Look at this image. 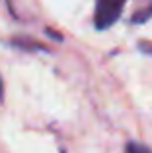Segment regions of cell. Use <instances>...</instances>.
Returning <instances> with one entry per match:
<instances>
[{
    "label": "cell",
    "instance_id": "1",
    "mask_svg": "<svg viewBox=\"0 0 152 153\" xmlns=\"http://www.w3.org/2000/svg\"><path fill=\"white\" fill-rule=\"evenodd\" d=\"M123 10H125V2H113V0H99L96 4L94 12V25L98 31H105L111 25L117 23L121 18Z\"/></svg>",
    "mask_w": 152,
    "mask_h": 153
},
{
    "label": "cell",
    "instance_id": "2",
    "mask_svg": "<svg viewBox=\"0 0 152 153\" xmlns=\"http://www.w3.org/2000/svg\"><path fill=\"white\" fill-rule=\"evenodd\" d=\"M125 153H152V149L148 146H144V143L131 140V142H127V146H125Z\"/></svg>",
    "mask_w": 152,
    "mask_h": 153
},
{
    "label": "cell",
    "instance_id": "3",
    "mask_svg": "<svg viewBox=\"0 0 152 153\" xmlns=\"http://www.w3.org/2000/svg\"><path fill=\"white\" fill-rule=\"evenodd\" d=\"M150 18H152V4L146 6L144 10H138L137 14L131 18V23H144L146 19H150Z\"/></svg>",
    "mask_w": 152,
    "mask_h": 153
},
{
    "label": "cell",
    "instance_id": "4",
    "mask_svg": "<svg viewBox=\"0 0 152 153\" xmlns=\"http://www.w3.org/2000/svg\"><path fill=\"white\" fill-rule=\"evenodd\" d=\"M4 101V83H2V78H0V103Z\"/></svg>",
    "mask_w": 152,
    "mask_h": 153
}]
</instances>
